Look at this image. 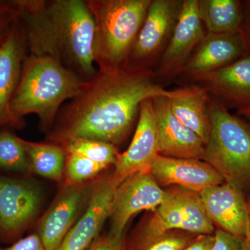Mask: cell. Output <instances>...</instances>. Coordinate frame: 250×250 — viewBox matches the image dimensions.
I'll return each instance as SVG.
<instances>
[{
	"instance_id": "obj_1",
	"label": "cell",
	"mask_w": 250,
	"mask_h": 250,
	"mask_svg": "<svg viewBox=\"0 0 250 250\" xmlns=\"http://www.w3.org/2000/svg\"><path fill=\"white\" fill-rule=\"evenodd\" d=\"M169 95L152 70H98L80 95L60 109L57 125L47 139L60 146L76 139L116 146L127 136L143 102Z\"/></svg>"
},
{
	"instance_id": "obj_2",
	"label": "cell",
	"mask_w": 250,
	"mask_h": 250,
	"mask_svg": "<svg viewBox=\"0 0 250 250\" xmlns=\"http://www.w3.org/2000/svg\"><path fill=\"white\" fill-rule=\"evenodd\" d=\"M28 52L58 59L85 82L98 72L95 22L85 0H14Z\"/></svg>"
},
{
	"instance_id": "obj_3",
	"label": "cell",
	"mask_w": 250,
	"mask_h": 250,
	"mask_svg": "<svg viewBox=\"0 0 250 250\" xmlns=\"http://www.w3.org/2000/svg\"><path fill=\"white\" fill-rule=\"evenodd\" d=\"M85 81L47 54L28 52L11 110L19 121L36 114L42 129L52 127L64 102L80 95Z\"/></svg>"
},
{
	"instance_id": "obj_4",
	"label": "cell",
	"mask_w": 250,
	"mask_h": 250,
	"mask_svg": "<svg viewBox=\"0 0 250 250\" xmlns=\"http://www.w3.org/2000/svg\"><path fill=\"white\" fill-rule=\"evenodd\" d=\"M95 22L94 59L98 71L125 67L152 0H85Z\"/></svg>"
},
{
	"instance_id": "obj_5",
	"label": "cell",
	"mask_w": 250,
	"mask_h": 250,
	"mask_svg": "<svg viewBox=\"0 0 250 250\" xmlns=\"http://www.w3.org/2000/svg\"><path fill=\"white\" fill-rule=\"evenodd\" d=\"M208 111L210 135L202 160L225 182L250 195V123L231 114L210 95Z\"/></svg>"
},
{
	"instance_id": "obj_6",
	"label": "cell",
	"mask_w": 250,
	"mask_h": 250,
	"mask_svg": "<svg viewBox=\"0 0 250 250\" xmlns=\"http://www.w3.org/2000/svg\"><path fill=\"white\" fill-rule=\"evenodd\" d=\"M172 230L214 234L215 226L207 215L198 192L175 186L167 188L162 203L148 211L126 237V248L139 246Z\"/></svg>"
},
{
	"instance_id": "obj_7",
	"label": "cell",
	"mask_w": 250,
	"mask_h": 250,
	"mask_svg": "<svg viewBox=\"0 0 250 250\" xmlns=\"http://www.w3.org/2000/svg\"><path fill=\"white\" fill-rule=\"evenodd\" d=\"M183 0H152L125 67L152 70L165 52Z\"/></svg>"
},
{
	"instance_id": "obj_8",
	"label": "cell",
	"mask_w": 250,
	"mask_h": 250,
	"mask_svg": "<svg viewBox=\"0 0 250 250\" xmlns=\"http://www.w3.org/2000/svg\"><path fill=\"white\" fill-rule=\"evenodd\" d=\"M35 182L22 177L0 175V242L14 243L29 228L42 205Z\"/></svg>"
},
{
	"instance_id": "obj_9",
	"label": "cell",
	"mask_w": 250,
	"mask_h": 250,
	"mask_svg": "<svg viewBox=\"0 0 250 250\" xmlns=\"http://www.w3.org/2000/svg\"><path fill=\"white\" fill-rule=\"evenodd\" d=\"M207 34L199 12L198 0H183L170 40L153 71L156 82L161 84V82L179 76Z\"/></svg>"
},
{
	"instance_id": "obj_10",
	"label": "cell",
	"mask_w": 250,
	"mask_h": 250,
	"mask_svg": "<svg viewBox=\"0 0 250 250\" xmlns=\"http://www.w3.org/2000/svg\"><path fill=\"white\" fill-rule=\"evenodd\" d=\"M165 196L166 190L158 184L150 172H138L129 176L115 191L108 233L113 236H123L130 219L143 210L155 209Z\"/></svg>"
},
{
	"instance_id": "obj_11",
	"label": "cell",
	"mask_w": 250,
	"mask_h": 250,
	"mask_svg": "<svg viewBox=\"0 0 250 250\" xmlns=\"http://www.w3.org/2000/svg\"><path fill=\"white\" fill-rule=\"evenodd\" d=\"M250 54L242 31L235 34H208L195 47L179 76L198 83L210 74Z\"/></svg>"
},
{
	"instance_id": "obj_12",
	"label": "cell",
	"mask_w": 250,
	"mask_h": 250,
	"mask_svg": "<svg viewBox=\"0 0 250 250\" xmlns=\"http://www.w3.org/2000/svg\"><path fill=\"white\" fill-rule=\"evenodd\" d=\"M96 180L86 183L65 185L50 208L41 219L37 234L46 250H58L75 225L81 210L88 205Z\"/></svg>"
},
{
	"instance_id": "obj_13",
	"label": "cell",
	"mask_w": 250,
	"mask_h": 250,
	"mask_svg": "<svg viewBox=\"0 0 250 250\" xmlns=\"http://www.w3.org/2000/svg\"><path fill=\"white\" fill-rule=\"evenodd\" d=\"M28 54L27 37L19 18L0 45V129H22L25 123L18 120L11 110V101Z\"/></svg>"
},
{
	"instance_id": "obj_14",
	"label": "cell",
	"mask_w": 250,
	"mask_h": 250,
	"mask_svg": "<svg viewBox=\"0 0 250 250\" xmlns=\"http://www.w3.org/2000/svg\"><path fill=\"white\" fill-rule=\"evenodd\" d=\"M157 124L152 100L141 104L139 123L128 149L120 154L112 177L120 185L125 179L138 172H149L159 155Z\"/></svg>"
},
{
	"instance_id": "obj_15",
	"label": "cell",
	"mask_w": 250,
	"mask_h": 250,
	"mask_svg": "<svg viewBox=\"0 0 250 250\" xmlns=\"http://www.w3.org/2000/svg\"><path fill=\"white\" fill-rule=\"evenodd\" d=\"M118 187L111 174L97 179L85 211L67 233L58 250H86L89 248L109 218Z\"/></svg>"
},
{
	"instance_id": "obj_16",
	"label": "cell",
	"mask_w": 250,
	"mask_h": 250,
	"mask_svg": "<svg viewBox=\"0 0 250 250\" xmlns=\"http://www.w3.org/2000/svg\"><path fill=\"white\" fill-rule=\"evenodd\" d=\"M207 215L217 229L243 239L248 226V195L228 182L200 193Z\"/></svg>"
},
{
	"instance_id": "obj_17",
	"label": "cell",
	"mask_w": 250,
	"mask_h": 250,
	"mask_svg": "<svg viewBox=\"0 0 250 250\" xmlns=\"http://www.w3.org/2000/svg\"><path fill=\"white\" fill-rule=\"evenodd\" d=\"M149 172L160 187H179L198 192L224 183L216 170L201 159H178L158 155Z\"/></svg>"
},
{
	"instance_id": "obj_18",
	"label": "cell",
	"mask_w": 250,
	"mask_h": 250,
	"mask_svg": "<svg viewBox=\"0 0 250 250\" xmlns=\"http://www.w3.org/2000/svg\"><path fill=\"white\" fill-rule=\"evenodd\" d=\"M152 103L157 124L159 155L202 160L205 143L174 117L167 97H157L153 99Z\"/></svg>"
},
{
	"instance_id": "obj_19",
	"label": "cell",
	"mask_w": 250,
	"mask_h": 250,
	"mask_svg": "<svg viewBox=\"0 0 250 250\" xmlns=\"http://www.w3.org/2000/svg\"><path fill=\"white\" fill-rule=\"evenodd\" d=\"M197 84L228 109L250 108V54L210 74Z\"/></svg>"
},
{
	"instance_id": "obj_20",
	"label": "cell",
	"mask_w": 250,
	"mask_h": 250,
	"mask_svg": "<svg viewBox=\"0 0 250 250\" xmlns=\"http://www.w3.org/2000/svg\"><path fill=\"white\" fill-rule=\"evenodd\" d=\"M169 92L167 99L174 117L207 144L210 130L208 111L210 94L197 83L184 85Z\"/></svg>"
},
{
	"instance_id": "obj_21",
	"label": "cell",
	"mask_w": 250,
	"mask_h": 250,
	"mask_svg": "<svg viewBox=\"0 0 250 250\" xmlns=\"http://www.w3.org/2000/svg\"><path fill=\"white\" fill-rule=\"evenodd\" d=\"M198 9L208 34H235L241 31L243 1L198 0Z\"/></svg>"
},
{
	"instance_id": "obj_22",
	"label": "cell",
	"mask_w": 250,
	"mask_h": 250,
	"mask_svg": "<svg viewBox=\"0 0 250 250\" xmlns=\"http://www.w3.org/2000/svg\"><path fill=\"white\" fill-rule=\"evenodd\" d=\"M22 143L29 158L31 172L56 182L62 181L67 156L62 146L22 139Z\"/></svg>"
},
{
	"instance_id": "obj_23",
	"label": "cell",
	"mask_w": 250,
	"mask_h": 250,
	"mask_svg": "<svg viewBox=\"0 0 250 250\" xmlns=\"http://www.w3.org/2000/svg\"><path fill=\"white\" fill-rule=\"evenodd\" d=\"M0 170L24 176L32 173L22 139L8 129L0 131Z\"/></svg>"
},
{
	"instance_id": "obj_24",
	"label": "cell",
	"mask_w": 250,
	"mask_h": 250,
	"mask_svg": "<svg viewBox=\"0 0 250 250\" xmlns=\"http://www.w3.org/2000/svg\"><path fill=\"white\" fill-rule=\"evenodd\" d=\"M62 147L66 154H78L107 167L116 164L120 154L115 145L96 140L74 139Z\"/></svg>"
},
{
	"instance_id": "obj_25",
	"label": "cell",
	"mask_w": 250,
	"mask_h": 250,
	"mask_svg": "<svg viewBox=\"0 0 250 250\" xmlns=\"http://www.w3.org/2000/svg\"><path fill=\"white\" fill-rule=\"evenodd\" d=\"M107 167L75 154H67L64 167L65 185H75L93 181Z\"/></svg>"
},
{
	"instance_id": "obj_26",
	"label": "cell",
	"mask_w": 250,
	"mask_h": 250,
	"mask_svg": "<svg viewBox=\"0 0 250 250\" xmlns=\"http://www.w3.org/2000/svg\"><path fill=\"white\" fill-rule=\"evenodd\" d=\"M200 235L196 233L172 230L147 243L126 250H184L193 243Z\"/></svg>"
},
{
	"instance_id": "obj_27",
	"label": "cell",
	"mask_w": 250,
	"mask_h": 250,
	"mask_svg": "<svg viewBox=\"0 0 250 250\" xmlns=\"http://www.w3.org/2000/svg\"><path fill=\"white\" fill-rule=\"evenodd\" d=\"M18 19L17 7L13 1H0V45L6 40Z\"/></svg>"
},
{
	"instance_id": "obj_28",
	"label": "cell",
	"mask_w": 250,
	"mask_h": 250,
	"mask_svg": "<svg viewBox=\"0 0 250 250\" xmlns=\"http://www.w3.org/2000/svg\"><path fill=\"white\" fill-rule=\"evenodd\" d=\"M126 233L116 237L109 233L99 236L86 250H126Z\"/></svg>"
},
{
	"instance_id": "obj_29",
	"label": "cell",
	"mask_w": 250,
	"mask_h": 250,
	"mask_svg": "<svg viewBox=\"0 0 250 250\" xmlns=\"http://www.w3.org/2000/svg\"><path fill=\"white\" fill-rule=\"evenodd\" d=\"M215 242L210 250H243L242 239L216 229Z\"/></svg>"
},
{
	"instance_id": "obj_30",
	"label": "cell",
	"mask_w": 250,
	"mask_h": 250,
	"mask_svg": "<svg viewBox=\"0 0 250 250\" xmlns=\"http://www.w3.org/2000/svg\"><path fill=\"white\" fill-rule=\"evenodd\" d=\"M0 250H46L42 240L37 233H31L25 238H21L8 248H0Z\"/></svg>"
},
{
	"instance_id": "obj_31",
	"label": "cell",
	"mask_w": 250,
	"mask_h": 250,
	"mask_svg": "<svg viewBox=\"0 0 250 250\" xmlns=\"http://www.w3.org/2000/svg\"><path fill=\"white\" fill-rule=\"evenodd\" d=\"M214 242V234L200 235L190 246L184 250H210Z\"/></svg>"
},
{
	"instance_id": "obj_32",
	"label": "cell",
	"mask_w": 250,
	"mask_h": 250,
	"mask_svg": "<svg viewBox=\"0 0 250 250\" xmlns=\"http://www.w3.org/2000/svg\"><path fill=\"white\" fill-rule=\"evenodd\" d=\"M241 31L246 37L250 51V0L243 1V21Z\"/></svg>"
},
{
	"instance_id": "obj_33",
	"label": "cell",
	"mask_w": 250,
	"mask_h": 250,
	"mask_svg": "<svg viewBox=\"0 0 250 250\" xmlns=\"http://www.w3.org/2000/svg\"><path fill=\"white\" fill-rule=\"evenodd\" d=\"M248 226L246 235L243 239H242L243 250H250V195H248Z\"/></svg>"
},
{
	"instance_id": "obj_34",
	"label": "cell",
	"mask_w": 250,
	"mask_h": 250,
	"mask_svg": "<svg viewBox=\"0 0 250 250\" xmlns=\"http://www.w3.org/2000/svg\"><path fill=\"white\" fill-rule=\"evenodd\" d=\"M237 114H238V116L247 118V119L250 120V108L238 110V111H237Z\"/></svg>"
}]
</instances>
